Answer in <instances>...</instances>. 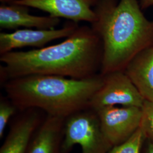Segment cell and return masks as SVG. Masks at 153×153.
Here are the masks:
<instances>
[{"mask_svg": "<svg viewBox=\"0 0 153 153\" xmlns=\"http://www.w3.org/2000/svg\"><path fill=\"white\" fill-rule=\"evenodd\" d=\"M102 76L103 84L91 99L89 108L96 110L119 105L142 107L145 99L125 71Z\"/></svg>", "mask_w": 153, "mask_h": 153, "instance_id": "cell-5", "label": "cell"}, {"mask_svg": "<svg viewBox=\"0 0 153 153\" xmlns=\"http://www.w3.org/2000/svg\"><path fill=\"white\" fill-rule=\"evenodd\" d=\"M99 0H15L13 3L26 6L76 22L91 24L96 19L94 8Z\"/></svg>", "mask_w": 153, "mask_h": 153, "instance_id": "cell-8", "label": "cell"}, {"mask_svg": "<svg viewBox=\"0 0 153 153\" xmlns=\"http://www.w3.org/2000/svg\"><path fill=\"white\" fill-rule=\"evenodd\" d=\"M138 0H99L91 27L102 44L100 74L124 71L140 51L153 42V21Z\"/></svg>", "mask_w": 153, "mask_h": 153, "instance_id": "cell-2", "label": "cell"}, {"mask_svg": "<svg viewBox=\"0 0 153 153\" xmlns=\"http://www.w3.org/2000/svg\"><path fill=\"white\" fill-rule=\"evenodd\" d=\"M39 109H27L12 124L0 153H27L33 137L40 126Z\"/></svg>", "mask_w": 153, "mask_h": 153, "instance_id": "cell-9", "label": "cell"}, {"mask_svg": "<svg viewBox=\"0 0 153 153\" xmlns=\"http://www.w3.org/2000/svg\"><path fill=\"white\" fill-rule=\"evenodd\" d=\"M78 23L69 21L59 29H22L11 33H0V54H5L24 47L43 48L56 39L67 38L79 27Z\"/></svg>", "mask_w": 153, "mask_h": 153, "instance_id": "cell-7", "label": "cell"}, {"mask_svg": "<svg viewBox=\"0 0 153 153\" xmlns=\"http://www.w3.org/2000/svg\"><path fill=\"white\" fill-rule=\"evenodd\" d=\"M140 5L142 10L148 9L153 5V0H140Z\"/></svg>", "mask_w": 153, "mask_h": 153, "instance_id": "cell-16", "label": "cell"}, {"mask_svg": "<svg viewBox=\"0 0 153 153\" xmlns=\"http://www.w3.org/2000/svg\"><path fill=\"white\" fill-rule=\"evenodd\" d=\"M94 111L98 116L104 136L112 146L126 141L141 126L140 107L108 106Z\"/></svg>", "mask_w": 153, "mask_h": 153, "instance_id": "cell-6", "label": "cell"}, {"mask_svg": "<svg viewBox=\"0 0 153 153\" xmlns=\"http://www.w3.org/2000/svg\"><path fill=\"white\" fill-rule=\"evenodd\" d=\"M124 71L143 99L153 101V42L132 59Z\"/></svg>", "mask_w": 153, "mask_h": 153, "instance_id": "cell-11", "label": "cell"}, {"mask_svg": "<svg viewBox=\"0 0 153 153\" xmlns=\"http://www.w3.org/2000/svg\"><path fill=\"white\" fill-rule=\"evenodd\" d=\"M65 121L47 115L35 133L27 153H62Z\"/></svg>", "mask_w": 153, "mask_h": 153, "instance_id": "cell-12", "label": "cell"}, {"mask_svg": "<svg viewBox=\"0 0 153 153\" xmlns=\"http://www.w3.org/2000/svg\"><path fill=\"white\" fill-rule=\"evenodd\" d=\"M60 22L55 16H36L29 13V7L14 3L0 6V27L2 29L15 30L18 28L53 29Z\"/></svg>", "mask_w": 153, "mask_h": 153, "instance_id": "cell-10", "label": "cell"}, {"mask_svg": "<svg viewBox=\"0 0 153 153\" xmlns=\"http://www.w3.org/2000/svg\"><path fill=\"white\" fill-rule=\"evenodd\" d=\"M15 0H0L2 4H10L13 3Z\"/></svg>", "mask_w": 153, "mask_h": 153, "instance_id": "cell-18", "label": "cell"}, {"mask_svg": "<svg viewBox=\"0 0 153 153\" xmlns=\"http://www.w3.org/2000/svg\"><path fill=\"white\" fill-rule=\"evenodd\" d=\"M103 82L100 73L82 79L34 74L8 80L4 88L7 98L17 109H39L66 119L89 108L91 99Z\"/></svg>", "mask_w": 153, "mask_h": 153, "instance_id": "cell-3", "label": "cell"}, {"mask_svg": "<svg viewBox=\"0 0 153 153\" xmlns=\"http://www.w3.org/2000/svg\"><path fill=\"white\" fill-rule=\"evenodd\" d=\"M145 153H153V143L148 141V145Z\"/></svg>", "mask_w": 153, "mask_h": 153, "instance_id": "cell-17", "label": "cell"}, {"mask_svg": "<svg viewBox=\"0 0 153 153\" xmlns=\"http://www.w3.org/2000/svg\"><path fill=\"white\" fill-rule=\"evenodd\" d=\"M17 108L9 100L1 99L0 102V137L4 136L6 127Z\"/></svg>", "mask_w": 153, "mask_h": 153, "instance_id": "cell-15", "label": "cell"}, {"mask_svg": "<svg viewBox=\"0 0 153 153\" xmlns=\"http://www.w3.org/2000/svg\"><path fill=\"white\" fill-rule=\"evenodd\" d=\"M142 126L146 139L153 143V101L145 100L142 107Z\"/></svg>", "mask_w": 153, "mask_h": 153, "instance_id": "cell-14", "label": "cell"}, {"mask_svg": "<svg viewBox=\"0 0 153 153\" xmlns=\"http://www.w3.org/2000/svg\"><path fill=\"white\" fill-rule=\"evenodd\" d=\"M75 145L80 146L81 153H106L112 147L104 136L94 109H85L66 119L62 153H69Z\"/></svg>", "mask_w": 153, "mask_h": 153, "instance_id": "cell-4", "label": "cell"}, {"mask_svg": "<svg viewBox=\"0 0 153 153\" xmlns=\"http://www.w3.org/2000/svg\"><path fill=\"white\" fill-rule=\"evenodd\" d=\"M102 53V42L91 26H80L59 44L1 55V80L34 74L90 78L100 71Z\"/></svg>", "mask_w": 153, "mask_h": 153, "instance_id": "cell-1", "label": "cell"}, {"mask_svg": "<svg viewBox=\"0 0 153 153\" xmlns=\"http://www.w3.org/2000/svg\"><path fill=\"white\" fill-rule=\"evenodd\" d=\"M146 139L141 125L135 133L126 141L112 146L106 153H141Z\"/></svg>", "mask_w": 153, "mask_h": 153, "instance_id": "cell-13", "label": "cell"}]
</instances>
